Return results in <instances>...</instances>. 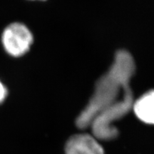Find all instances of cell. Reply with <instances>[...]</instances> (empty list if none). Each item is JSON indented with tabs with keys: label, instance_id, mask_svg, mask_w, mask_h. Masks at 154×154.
Returning a JSON list of instances; mask_svg holds the SVG:
<instances>
[{
	"label": "cell",
	"instance_id": "cell-3",
	"mask_svg": "<svg viewBox=\"0 0 154 154\" xmlns=\"http://www.w3.org/2000/svg\"><path fill=\"white\" fill-rule=\"evenodd\" d=\"M66 154H104L103 147L91 135H74L66 142Z\"/></svg>",
	"mask_w": 154,
	"mask_h": 154
},
{
	"label": "cell",
	"instance_id": "cell-1",
	"mask_svg": "<svg viewBox=\"0 0 154 154\" xmlns=\"http://www.w3.org/2000/svg\"><path fill=\"white\" fill-rule=\"evenodd\" d=\"M135 69L134 59L128 51L116 52L112 65L96 82L93 95L76 119L79 128L91 127L94 137L101 140L118 136L113 124L132 109L134 99L130 82Z\"/></svg>",
	"mask_w": 154,
	"mask_h": 154
},
{
	"label": "cell",
	"instance_id": "cell-4",
	"mask_svg": "<svg viewBox=\"0 0 154 154\" xmlns=\"http://www.w3.org/2000/svg\"><path fill=\"white\" fill-rule=\"evenodd\" d=\"M153 91L146 92L139 99L134 101L132 109L137 118L146 124H153L154 120Z\"/></svg>",
	"mask_w": 154,
	"mask_h": 154
},
{
	"label": "cell",
	"instance_id": "cell-2",
	"mask_svg": "<svg viewBox=\"0 0 154 154\" xmlns=\"http://www.w3.org/2000/svg\"><path fill=\"white\" fill-rule=\"evenodd\" d=\"M1 39L6 52L14 57L24 55L29 50L34 41L29 29L19 22L9 24L4 29Z\"/></svg>",
	"mask_w": 154,
	"mask_h": 154
},
{
	"label": "cell",
	"instance_id": "cell-5",
	"mask_svg": "<svg viewBox=\"0 0 154 154\" xmlns=\"http://www.w3.org/2000/svg\"><path fill=\"white\" fill-rule=\"evenodd\" d=\"M7 94H8V90L5 84L0 80V104L2 103L7 99Z\"/></svg>",
	"mask_w": 154,
	"mask_h": 154
},
{
	"label": "cell",
	"instance_id": "cell-6",
	"mask_svg": "<svg viewBox=\"0 0 154 154\" xmlns=\"http://www.w3.org/2000/svg\"><path fill=\"white\" fill-rule=\"evenodd\" d=\"M42 1H45V0H42Z\"/></svg>",
	"mask_w": 154,
	"mask_h": 154
}]
</instances>
